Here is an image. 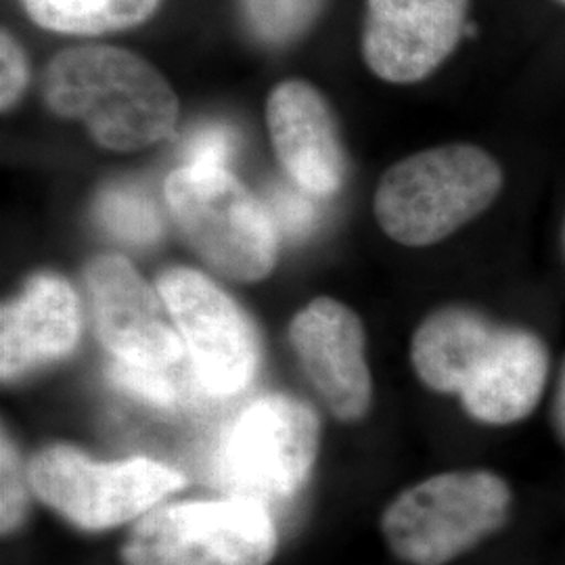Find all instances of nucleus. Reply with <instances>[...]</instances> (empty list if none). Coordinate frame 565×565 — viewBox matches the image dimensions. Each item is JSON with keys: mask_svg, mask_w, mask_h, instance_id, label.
<instances>
[{"mask_svg": "<svg viewBox=\"0 0 565 565\" xmlns=\"http://www.w3.org/2000/svg\"><path fill=\"white\" fill-rule=\"evenodd\" d=\"M44 99L111 151L162 141L179 118V99L162 74L139 55L105 44L74 46L51 61Z\"/></svg>", "mask_w": 565, "mask_h": 565, "instance_id": "obj_1", "label": "nucleus"}, {"mask_svg": "<svg viewBox=\"0 0 565 565\" xmlns=\"http://www.w3.org/2000/svg\"><path fill=\"white\" fill-rule=\"evenodd\" d=\"M501 186V166L476 145L425 149L382 177L375 218L396 243L434 245L488 210Z\"/></svg>", "mask_w": 565, "mask_h": 565, "instance_id": "obj_2", "label": "nucleus"}, {"mask_svg": "<svg viewBox=\"0 0 565 565\" xmlns=\"http://www.w3.org/2000/svg\"><path fill=\"white\" fill-rule=\"evenodd\" d=\"M166 202L186 243L218 275L256 282L273 273L279 231L228 170L182 166L166 181Z\"/></svg>", "mask_w": 565, "mask_h": 565, "instance_id": "obj_3", "label": "nucleus"}, {"mask_svg": "<svg viewBox=\"0 0 565 565\" xmlns=\"http://www.w3.org/2000/svg\"><path fill=\"white\" fill-rule=\"evenodd\" d=\"M511 490L490 471H448L411 486L382 515L392 553L411 565H445L501 530Z\"/></svg>", "mask_w": 565, "mask_h": 565, "instance_id": "obj_4", "label": "nucleus"}, {"mask_svg": "<svg viewBox=\"0 0 565 565\" xmlns=\"http://www.w3.org/2000/svg\"><path fill=\"white\" fill-rule=\"evenodd\" d=\"M277 527L266 507L226 497L156 507L130 530L124 565H268Z\"/></svg>", "mask_w": 565, "mask_h": 565, "instance_id": "obj_5", "label": "nucleus"}, {"mask_svg": "<svg viewBox=\"0 0 565 565\" xmlns=\"http://www.w3.org/2000/svg\"><path fill=\"white\" fill-rule=\"evenodd\" d=\"M321 422L312 406L273 394L249 404L224 434L218 482L233 499L260 505L291 501L319 455Z\"/></svg>", "mask_w": 565, "mask_h": 565, "instance_id": "obj_6", "label": "nucleus"}, {"mask_svg": "<svg viewBox=\"0 0 565 565\" xmlns=\"http://www.w3.org/2000/svg\"><path fill=\"white\" fill-rule=\"evenodd\" d=\"M30 490L81 530H109L141 520L184 486L168 465L151 459L99 463L76 446H49L28 465Z\"/></svg>", "mask_w": 565, "mask_h": 565, "instance_id": "obj_7", "label": "nucleus"}, {"mask_svg": "<svg viewBox=\"0 0 565 565\" xmlns=\"http://www.w3.org/2000/svg\"><path fill=\"white\" fill-rule=\"evenodd\" d=\"M158 291L203 390L212 396L245 390L260 363V343L239 303L203 273L184 266L163 270Z\"/></svg>", "mask_w": 565, "mask_h": 565, "instance_id": "obj_8", "label": "nucleus"}, {"mask_svg": "<svg viewBox=\"0 0 565 565\" xmlns=\"http://www.w3.org/2000/svg\"><path fill=\"white\" fill-rule=\"evenodd\" d=\"M95 329L114 361L174 369L184 356V342L163 321L156 291L137 268L116 254L93 258L84 268Z\"/></svg>", "mask_w": 565, "mask_h": 565, "instance_id": "obj_9", "label": "nucleus"}, {"mask_svg": "<svg viewBox=\"0 0 565 565\" xmlns=\"http://www.w3.org/2000/svg\"><path fill=\"white\" fill-rule=\"evenodd\" d=\"M469 0H366L363 57L394 84L427 78L457 49Z\"/></svg>", "mask_w": 565, "mask_h": 565, "instance_id": "obj_10", "label": "nucleus"}, {"mask_svg": "<svg viewBox=\"0 0 565 565\" xmlns=\"http://www.w3.org/2000/svg\"><path fill=\"white\" fill-rule=\"evenodd\" d=\"M289 340L333 417L361 422L373 403V380L356 312L333 298H317L294 317Z\"/></svg>", "mask_w": 565, "mask_h": 565, "instance_id": "obj_11", "label": "nucleus"}, {"mask_svg": "<svg viewBox=\"0 0 565 565\" xmlns=\"http://www.w3.org/2000/svg\"><path fill=\"white\" fill-rule=\"evenodd\" d=\"M78 296L60 275L36 273L0 312V377L4 384L67 359L81 342Z\"/></svg>", "mask_w": 565, "mask_h": 565, "instance_id": "obj_12", "label": "nucleus"}, {"mask_svg": "<svg viewBox=\"0 0 565 565\" xmlns=\"http://www.w3.org/2000/svg\"><path fill=\"white\" fill-rule=\"evenodd\" d=\"M270 141L291 181L312 195H329L345 174L342 145L321 93L302 81L279 84L266 103Z\"/></svg>", "mask_w": 565, "mask_h": 565, "instance_id": "obj_13", "label": "nucleus"}, {"mask_svg": "<svg viewBox=\"0 0 565 565\" xmlns=\"http://www.w3.org/2000/svg\"><path fill=\"white\" fill-rule=\"evenodd\" d=\"M546 373L548 354L539 335L520 327H499L459 396L476 422L518 424L541 403Z\"/></svg>", "mask_w": 565, "mask_h": 565, "instance_id": "obj_14", "label": "nucleus"}, {"mask_svg": "<svg viewBox=\"0 0 565 565\" xmlns=\"http://www.w3.org/2000/svg\"><path fill=\"white\" fill-rule=\"evenodd\" d=\"M497 324L480 312L448 306L429 315L411 342L415 373L429 390L461 394L494 340Z\"/></svg>", "mask_w": 565, "mask_h": 565, "instance_id": "obj_15", "label": "nucleus"}, {"mask_svg": "<svg viewBox=\"0 0 565 565\" xmlns=\"http://www.w3.org/2000/svg\"><path fill=\"white\" fill-rule=\"evenodd\" d=\"M21 4L41 28L95 36L151 18L160 0H21Z\"/></svg>", "mask_w": 565, "mask_h": 565, "instance_id": "obj_16", "label": "nucleus"}, {"mask_svg": "<svg viewBox=\"0 0 565 565\" xmlns=\"http://www.w3.org/2000/svg\"><path fill=\"white\" fill-rule=\"evenodd\" d=\"M95 216L103 228L124 243L149 245L162 237L158 205L137 186H107L95 203Z\"/></svg>", "mask_w": 565, "mask_h": 565, "instance_id": "obj_17", "label": "nucleus"}, {"mask_svg": "<svg viewBox=\"0 0 565 565\" xmlns=\"http://www.w3.org/2000/svg\"><path fill=\"white\" fill-rule=\"evenodd\" d=\"M323 0H243L245 15L264 41L287 42L317 18Z\"/></svg>", "mask_w": 565, "mask_h": 565, "instance_id": "obj_18", "label": "nucleus"}, {"mask_svg": "<svg viewBox=\"0 0 565 565\" xmlns=\"http://www.w3.org/2000/svg\"><path fill=\"white\" fill-rule=\"evenodd\" d=\"M172 369H151L114 361L107 366V380L114 387L156 408H177L181 404V385L170 375Z\"/></svg>", "mask_w": 565, "mask_h": 565, "instance_id": "obj_19", "label": "nucleus"}, {"mask_svg": "<svg viewBox=\"0 0 565 565\" xmlns=\"http://www.w3.org/2000/svg\"><path fill=\"white\" fill-rule=\"evenodd\" d=\"M0 527L2 534L9 536L20 530L28 515V471L18 455V448L9 440L7 431H2V455H0Z\"/></svg>", "mask_w": 565, "mask_h": 565, "instance_id": "obj_20", "label": "nucleus"}, {"mask_svg": "<svg viewBox=\"0 0 565 565\" xmlns=\"http://www.w3.org/2000/svg\"><path fill=\"white\" fill-rule=\"evenodd\" d=\"M302 186L279 184L270 191L268 212L275 221L277 231L287 233L289 237H303L317 223V205Z\"/></svg>", "mask_w": 565, "mask_h": 565, "instance_id": "obj_21", "label": "nucleus"}, {"mask_svg": "<svg viewBox=\"0 0 565 565\" xmlns=\"http://www.w3.org/2000/svg\"><path fill=\"white\" fill-rule=\"evenodd\" d=\"M237 135L233 128L224 124H205L193 130L184 142V166H202V168H224L233 162L237 153Z\"/></svg>", "mask_w": 565, "mask_h": 565, "instance_id": "obj_22", "label": "nucleus"}, {"mask_svg": "<svg viewBox=\"0 0 565 565\" xmlns=\"http://www.w3.org/2000/svg\"><path fill=\"white\" fill-rule=\"evenodd\" d=\"M0 57H2L0 105H2V109H9L20 102L21 93L28 86L30 72H28V61H25L20 44L9 32H2V36H0Z\"/></svg>", "mask_w": 565, "mask_h": 565, "instance_id": "obj_23", "label": "nucleus"}, {"mask_svg": "<svg viewBox=\"0 0 565 565\" xmlns=\"http://www.w3.org/2000/svg\"><path fill=\"white\" fill-rule=\"evenodd\" d=\"M555 415H557V425H559V431L565 438V371L562 375V382H559V392H557V404H555Z\"/></svg>", "mask_w": 565, "mask_h": 565, "instance_id": "obj_24", "label": "nucleus"}, {"mask_svg": "<svg viewBox=\"0 0 565 565\" xmlns=\"http://www.w3.org/2000/svg\"><path fill=\"white\" fill-rule=\"evenodd\" d=\"M564 247H565V224H564Z\"/></svg>", "mask_w": 565, "mask_h": 565, "instance_id": "obj_25", "label": "nucleus"}, {"mask_svg": "<svg viewBox=\"0 0 565 565\" xmlns=\"http://www.w3.org/2000/svg\"><path fill=\"white\" fill-rule=\"evenodd\" d=\"M557 2H562V4H565V0H557Z\"/></svg>", "mask_w": 565, "mask_h": 565, "instance_id": "obj_26", "label": "nucleus"}]
</instances>
